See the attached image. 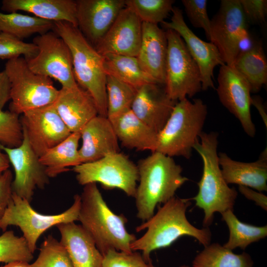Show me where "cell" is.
<instances>
[{
  "mask_svg": "<svg viewBox=\"0 0 267 267\" xmlns=\"http://www.w3.org/2000/svg\"><path fill=\"white\" fill-rule=\"evenodd\" d=\"M190 200L174 196L159 206L156 213L136 227V232L146 231L131 244L132 251H141L144 259L149 262L152 251L169 247L183 236L195 238L204 247L210 244V229L197 228L187 219L186 212Z\"/></svg>",
  "mask_w": 267,
  "mask_h": 267,
  "instance_id": "1",
  "label": "cell"
},
{
  "mask_svg": "<svg viewBox=\"0 0 267 267\" xmlns=\"http://www.w3.org/2000/svg\"><path fill=\"white\" fill-rule=\"evenodd\" d=\"M80 197L78 221L102 255L111 249L132 252L131 244L136 238L127 230V219L123 214L118 215L111 211L96 183L84 185Z\"/></svg>",
  "mask_w": 267,
  "mask_h": 267,
  "instance_id": "2",
  "label": "cell"
},
{
  "mask_svg": "<svg viewBox=\"0 0 267 267\" xmlns=\"http://www.w3.org/2000/svg\"><path fill=\"white\" fill-rule=\"evenodd\" d=\"M139 184L134 197L136 217L143 222L155 214L157 205L175 196L176 192L189 179L173 157L155 151L140 160L137 165Z\"/></svg>",
  "mask_w": 267,
  "mask_h": 267,
  "instance_id": "3",
  "label": "cell"
},
{
  "mask_svg": "<svg viewBox=\"0 0 267 267\" xmlns=\"http://www.w3.org/2000/svg\"><path fill=\"white\" fill-rule=\"evenodd\" d=\"M194 149L203 162V173L197 183L198 192L190 200L204 211L203 226L208 227L213 222L214 215L233 210L238 193L225 182L219 164L217 152L218 133L215 132L200 134Z\"/></svg>",
  "mask_w": 267,
  "mask_h": 267,
  "instance_id": "4",
  "label": "cell"
},
{
  "mask_svg": "<svg viewBox=\"0 0 267 267\" xmlns=\"http://www.w3.org/2000/svg\"><path fill=\"white\" fill-rule=\"evenodd\" d=\"M53 31L70 48L77 84L93 98L98 115L107 117V75L103 56L85 38L78 27L65 21L54 22Z\"/></svg>",
  "mask_w": 267,
  "mask_h": 267,
  "instance_id": "5",
  "label": "cell"
},
{
  "mask_svg": "<svg viewBox=\"0 0 267 267\" xmlns=\"http://www.w3.org/2000/svg\"><path fill=\"white\" fill-rule=\"evenodd\" d=\"M207 107L200 98L177 101L165 125L157 134L155 151L189 159L202 132Z\"/></svg>",
  "mask_w": 267,
  "mask_h": 267,
  "instance_id": "6",
  "label": "cell"
},
{
  "mask_svg": "<svg viewBox=\"0 0 267 267\" xmlns=\"http://www.w3.org/2000/svg\"><path fill=\"white\" fill-rule=\"evenodd\" d=\"M4 71L10 84V111L22 114L55 101L59 90L52 79L31 71L24 57L8 60Z\"/></svg>",
  "mask_w": 267,
  "mask_h": 267,
  "instance_id": "7",
  "label": "cell"
},
{
  "mask_svg": "<svg viewBox=\"0 0 267 267\" xmlns=\"http://www.w3.org/2000/svg\"><path fill=\"white\" fill-rule=\"evenodd\" d=\"M80 204V195L76 194L73 204L66 211L56 215H44L37 212L29 201L13 192L11 200L0 219V229L4 232L8 226H18L34 254L38 240L45 231L61 223L78 221Z\"/></svg>",
  "mask_w": 267,
  "mask_h": 267,
  "instance_id": "8",
  "label": "cell"
},
{
  "mask_svg": "<svg viewBox=\"0 0 267 267\" xmlns=\"http://www.w3.org/2000/svg\"><path fill=\"white\" fill-rule=\"evenodd\" d=\"M168 42L164 87L172 100L191 98L202 90L200 71L180 35L166 29Z\"/></svg>",
  "mask_w": 267,
  "mask_h": 267,
  "instance_id": "9",
  "label": "cell"
},
{
  "mask_svg": "<svg viewBox=\"0 0 267 267\" xmlns=\"http://www.w3.org/2000/svg\"><path fill=\"white\" fill-rule=\"evenodd\" d=\"M80 185L98 182L105 189L118 188L129 197H135L139 173L137 165L126 155L117 152L73 168Z\"/></svg>",
  "mask_w": 267,
  "mask_h": 267,
  "instance_id": "10",
  "label": "cell"
},
{
  "mask_svg": "<svg viewBox=\"0 0 267 267\" xmlns=\"http://www.w3.org/2000/svg\"><path fill=\"white\" fill-rule=\"evenodd\" d=\"M37 54L26 60L30 69L41 75L54 79L63 88L78 85L73 73L72 58L66 42L53 31L39 35L33 40Z\"/></svg>",
  "mask_w": 267,
  "mask_h": 267,
  "instance_id": "11",
  "label": "cell"
},
{
  "mask_svg": "<svg viewBox=\"0 0 267 267\" xmlns=\"http://www.w3.org/2000/svg\"><path fill=\"white\" fill-rule=\"evenodd\" d=\"M248 30L239 0H222L211 20L210 42L219 50L224 64L232 66L239 54V41Z\"/></svg>",
  "mask_w": 267,
  "mask_h": 267,
  "instance_id": "12",
  "label": "cell"
},
{
  "mask_svg": "<svg viewBox=\"0 0 267 267\" xmlns=\"http://www.w3.org/2000/svg\"><path fill=\"white\" fill-rule=\"evenodd\" d=\"M20 119L23 133L39 157L72 133L53 103L26 111Z\"/></svg>",
  "mask_w": 267,
  "mask_h": 267,
  "instance_id": "13",
  "label": "cell"
},
{
  "mask_svg": "<svg viewBox=\"0 0 267 267\" xmlns=\"http://www.w3.org/2000/svg\"><path fill=\"white\" fill-rule=\"evenodd\" d=\"M23 136L18 147L9 148L0 144V148L7 155L14 170L13 192L31 202L35 189H44L49 183V178L24 133Z\"/></svg>",
  "mask_w": 267,
  "mask_h": 267,
  "instance_id": "14",
  "label": "cell"
},
{
  "mask_svg": "<svg viewBox=\"0 0 267 267\" xmlns=\"http://www.w3.org/2000/svg\"><path fill=\"white\" fill-rule=\"evenodd\" d=\"M217 94L222 105L239 121L243 130L254 137L256 128L251 115V87L246 79L233 66H220Z\"/></svg>",
  "mask_w": 267,
  "mask_h": 267,
  "instance_id": "15",
  "label": "cell"
},
{
  "mask_svg": "<svg viewBox=\"0 0 267 267\" xmlns=\"http://www.w3.org/2000/svg\"><path fill=\"white\" fill-rule=\"evenodd\" d=\"M169 22L164 21L161 25L166 29L177 32L181 37L192 58L199 67L201 78L202 90L215 89L213 81V72L218 65H223V61L218 49L211 42H206L198 37L189 28L184 21L182 12L178 7H173Z\"/></svg>",
  "mask_w": 267,
  "mask_h": 267,
  "instance_id": "16",
  "label": "cell"
},
{
  "mask_svg": "<svg viewBox=\"0 0 267 267\" xmlns=\"http://www.w3.org/2000/svg\"><path fill=\"white\" fill-rule=\"evenodd\" d=\"M142 22L125 7L94 48L101 55L114 54L136 57L140 46Z\"/></svg>",
  "mask_w": 267,
  "mask_h": 267,
  "instance_id": "17",
  "label": "cell"
},
{
  "mask_svg": "<svg viewBox=\"0 0 267 267\" xmlns=\"http://www.w3.org/2000/svg\"><path fill=\"white\" fill-rule=\"evenodd\" d=\"M78 28L94 47L125 7V0H78Z\"/></svg>",
  "mask_w": 267,
  "mask_h": 267,
  "instance_id": "18",
  "label": "cell"
},
{
  "mask_svg": "<svg viewBox=\"0 0 267 267\" xmlns=\"http://www.w3.org/2000/svg\"><path fill=\"white\" fill-rule=\"evenodd\" d=\"M177 102L168 95L164 85L147 84L137 90L131 109L158 134L165 125Z\"/></svg>",
  "mask_w": 267,
  "mask_h": 267,
  "instance_id": "19",
  "label": "cell"
},
{
  "mask_svg": "<svg viewBox=\"0 0 267 267\" xmlns=\"http://www.w3.org/2000/svg\"><path fill=\"white\" fill-rule=\"evenodd\" d=\"M53 104L72 133H80L90 120L98 115L91 95L78 85L71 88H61Z\"/></svg>",
  "mask_w": 267,
  "mask_h": 267,
  "instance_id": "20",
  "label": "cell"
},
{
  "mask_svg": "<svg viewBox=\"0 0 267 267\" xmlns=\"http://www.w3.org/2000/svg\"><path fill=\"white\" fill-rule=\"evenodd\" d=\"M82 145L79 149L81 163L98 160L120 151L119 140L109 119L97 115L80 132Z\"/></svg>",
  "mask_w": 267,
  "mask_h": 267,
  "instance_id": "21",
  "label": "cell"
},
{
  "mask_svg": "<svg viewBox=\"0 0 267 267\" xmlns=\"http://www.w3.org/2000/svg\"><path fill=\"white\" fill-rule=\"evenodd\" d=\"M168 42L158 25L142 23V38L136 58L143 70L164 85Z\"/></svg>",
  "mask_w": 267,
  "mask_h": 267,
  "instance_id": "22",
  "label": "cell"
},
{
  "mask_svg": "<svg viewBox=\"0 0 267 267\" xmlns=\"http://www.w3.org/2000/svg\"><path fill=\"white\" fill-rule=\"evenodd\" d=\"M56 226L74 267H102L103 256L81 225L70 222Z\"/></svg>",
  "mask_w": 267,
  "mask_h": 267,
  "instance_id": "23",
  "label": "cell"
},
{
  "mask_svg": "<svg viewBox=\"0 0 267 267\" xmlns=\"http://www.w3.org/2000/svg\"><path fill=\"white\" fill-rule=\"evenodd\" d=\"M219 161L222 176L228 184H236L257 191H267V152L265 149L255 162L246 163L232 159L220 152Z\"/></svg>",
  "mask_w": 267,
  "mask_h": 267,
  "instance_id": "24",
  "label": "cell"
},
{
  "mask_svg": "<svg viewBox=\"0 0 267 267\" xmlns=\"http://www.w3.org/2000/svg\"><path fill=\"white\" fill-rule=\"evenodd\" d=\"M108 118L123 146L137 151H155L158 134L138 119L131 109Z\"/></svg>",
  "mask_w": 267,
  "mask_h": 267,
  "instance_id": "25",
  "label": "cell"
},
{
  "mask_svg": "<svg viewBox=\"0 0 267 267\" xmlns=\"http://www.w3.org/2000/svg\"><path fill=\"white\" fill-rule=\"evenodd\" d=\"M1 9L9 13L21 10L44 20L65 21L78 27L76 0H3Z\"/></svg>",
  "mask_w": 267,
  "mask_h": 267,
  "instance_id": "26",
  "label": "cell"
},
{
  "mask_svg": "<svg viewBox=\"0 0 267 267\" xmlns=\"http://www.w3.org/2000/svg\"><path fill=\"white\" fill-rule=\"evenodd\" d=\"M81 134L72 133L65 140L39 157L49 178L57 177L69 170L68 167L80 164L78 145Z\"/></svg>",
  "mask_w": 267,
  "mask_h": 267,
  "instance_id": "27",
  "label": "cell"
},
{
  "mask_svg": "<svg viewBox=\"0 0 267 267\" xmlns=\"http://www.w3.org/2000/svg\"><path fill=\"white\" fill-rule=\"evenodd\" d=\"M103 56L106 75L129 84L136 90L147 84H159L143 70L136 57L114 54Z\"/></svg>",
  "mask_w": 267,
  "mask_h": 267,
  "instance_id": "28",
  "label": "cell"
},
{
  "mask_svg": "<svg viewBox=\"0 0 267 267\" xmlns=\"http://www.w3.org/2000/svg\"><path fill=\"white\" fill-rule=\"evenodd\" d=\"M248 81L256 93L267 83V60L262 42H256L249 50L238 54L232 66Z\"/></svg>",
  "mask_w": 267,
  "mask_h": 267,
  "instance_id": "29",
  "label": "cell"
},
{
  "mask_svg": "<svg viewBox=\"0 0 267 267\" xmlns=\"http://www.w3.org/2000/svg\"><path fill=\"white\" fill-rule=\"evenodd\" d=\"M253 265L248 253L235 254L218 243L205 246L192 261V267H253Z\"/></svg>",
  "mask_w": 267,
  "mask_h": 267,
  "instance_id": "30",
  "label": "cell"
},
{
  "mask_svg": "<svg viewBox=\"0 0 267 267\" xmlns=\"http://www.w3.org/2000/svg\"><path fill=\"white\" fill-rule=\"evenodd\" d=\"M54 22L17 12H0V32L22 40L33 34L53 31Z\"/></svg>",
  "mask_w": 267,
  "mask_h": 267,
  "instance_id": "31",
  "label": "cell"
},
{
  "mask_svg": "<svg viewBox=\"0 0 267 267\" xmlns=\"http://www.w3.org/2000/svg\"><path fill=\"white\" fill-rule=\"evenodd\" d=\"M221 215L229 230L228 239L223 245L227 249L233 250L239 248L245 250L251 243L267 236V225L258 226L244 223L238 220L233 210H228Z\"/></svg>",
  "mask_w": 267,
  "mask_h": 267,
  "instance_id": "32",
  "label": "cell"
},
{
  "mask_svg": "<svg viewBox=\"0 0 267 267\" xmlns=\"http://www.w3.org/2000/svg\"><path fill=\"white\" fill-rule=\"evenodd\" d=\"M137 90L109 75L106 77L107 118L131 109Z\"/></svg>",
  "mask_w": 267,
  "mask_h": 267,
  "instance_id": "33",
  "label": "cell"
},
{
  "mask_svg": "<svg viewBox=\"0 0 267 267\" xmlns=\"http://www.w3.org/2000/svg\"><path fill=\"white\" fill-rule=\"evenodd\" d=\"M173 0H125L129 8L142 23L158 25L162 23L172 12Z\"/></svg>",
  "mask_w": 267,
  "mask_h": 267,
  "instance_id": "34",
  "label": "cell"
},
{
  "mask_svg": "<svg viewBox=\"0 0 267 267\" xmlns=\"http://www.w3.org/2000/svg\"><path fill=\"white\" fill-rule=\"evenodd\" d=\"M31 267H74L60 241L48 235L42 243L37 259Z\"/></svg>",
  "mask_w": 267,
  "mask_h": 267,
  "instance_id": "35",
  "label": "cell"
},
{
  "mask_svg": "<svg viewBox=\"0 0 267 267\" xmlns=\"http://www.w3.org/2000/svg\"><path fill=\"white\" fill-rule=\"evenodd\" d=\"M33 259V254L23 236L16 235L12 230H6L0 235V263H29Z\"/></svg>",
  "mask_w": 267,
  "mask_h": 267,
  "instance_id": "36",
  "label": "cell"
},
{
  "mask_svg": "<svg viewBox=\"0 0 267 267\" xmlns=\"http://www.w3.org/2000/svg\"><path fill=\"white\" fill-rule=\"evenodd\" d=\"M23 137L19 115L0 110V144L9 148L17 147L22 143Z\"/></svg>",
  "mask_w": 267,
  "mask_h": 267,
  "instance_id": "37",
  "label": "cell"
},
{
  "mask_svg": "<svg viewBox=\"0 0 267 267\" xmlns=\"http://www.w3.org/2000/svg\"><path fill=\"white\" fill-rule=\"evenodd\" d=\"M37 46L33 43H26L10 34L0 32V59L8 60L23 55L26 60L38 53Z\"/></svg>",
  "mask_w": 267,
  "mask_h": 267,
  "instance_id": "38",
  "label": "cell"
},
{
  "mask_svg": "<svg viewBox=\"0 0 267 267\" xmlns=\"http://www.w3.org/2000/svg\"><path fill=\"white\" fill-rule=\"evenodd\" d=\"M102 267H155L152 261H146L142 255L111 249L103 256Z\"/></svg>",
  "mask_w": 267,
  "mask_h": 267,
  "instance_id": "39",
  "label": "cell"
},
{
  "mask_svg": "<svg viewBox=\"0 0 267 267\" xmlns=\"http://www.w3.org/2000/svg\"><path fill=\"white\" fill-rule=\"evenodd\" d=\"M186 15L195 28L204 30L208 40L211 39V20L207 13L206 0H182Z\"/></svg>",
  "mask_w": 267,
  "mask_h": 267,
  "instance_id": "40",
  "label": "cell"
},
{
  "mask_svg": "<svg viewBox=\"0 0 267 267\" xmlns=\"http://www.w3.org/2000/svg\"><path fill=\"white\" fill-rule=\"evenodd\" d=\"M247 23L259 24L265 21L267 0H239Z\"/></svg>",
  "mask_w": 267,
  "mask_h": 267,
  "instance_id": "41",
  "label": "cell"
},
{
  "mask_svg": "<svg viewBox=\"0 0 267 267\" xmlns=\"http://www.w3.org/2000/svg\"><path fill=\"white\" fill-rule=\"evenodd\" d=\"M12 172L8 169L0 176V219L9 204L13 193Z\"/></svg>",
  "mask_w": 267,
  "mask_h": 267,
  "instance_id": "42",
  "label": "cell"
},
{
  "mask_svg": "<svg viewBox=\"0 0 267 267\" xmlns=\"http://www.w3.org/2000/svg\"><path fill=\"white\" fill-rule=\"evenodd\" d=\"M238 190L247 199L254 201L264 210H267V197L264 194L244 186H239Z\"/></svg>",
  "mask_w": 267,
  "mask_h": 267,
  "instance_id": "43",
  "label": "cell"
},
{
  "mask_svg": "<svg viewBox=\"0 0 267 267\" xmlns=\"http://www.w3.org/2000/svg\"><path fill=\"white\" fill-rule=\"evenodd\" d=\"M10 99V84L4 71L0 72V110Z\"/></svg>",
  "mask_w": 267,
  "mask_h": 267,
  "instance_id": "44",
  "label": "cell"
},
{
  "mask_svg": "<svg viewBox=\"0 0 267 267\" xmlns=\"http://www.w3.org/2000/svg\"><path fill=\"white\" fill-rule=\"evenodd\" d=\"M255 41L248 30L241 37L238 44L239 54L250 50L255 45Z\"/></svg>",
  "mask_w": 267,
  "mask_h": 267,
  "instance_id": "45",
  "label": "cell"
},
{
  "mask_svg": "<svg viewBox=\"0 0 267 267\" xmlns=\"http://www.w3.org/2000/svg\"><path fill=\"white\" fill-rule=\"evenodd\" d=\"M254 105L258 110L263 120L266 122L267 124V114L265 111V108L264 106L261 98L259 96L251 97V105Z\"/></svg>",
  "mask_w": 267,
  "mask_h": 267,
  "instance_id": "46",
  "label": "cell"
},
{
  "mask_svg": "<svg viewBox=\"0 0 267 267\" xmlns=\"http://www.w3.org/2000/svg\"><path fill=\"white\" fill-rule=\"evenodd\" d=\"M10 162L6 154L0 148V176L9 169Z\"/></svg>",
  "mask_w": 267,
  "mask_h": 267,
  "instance_id": "47",
  "label": "cell"
},
{
  "mask_svg": "<svg viewBox=\"0 0 267 267\" xmlns=\"http://www.w3.org/2000/svg\"><path fill=\"white\" fill-rule=\"evenodd\" d=\"M0 267H31V264L26 262L16 261L6 264Z\"/></svg>",
  "mask_w": 267,
  "mask_h": 267,
  "instance_id": "48",
  "label": "cell"
},
{
  "mask_svg": "<svg viewBox=\"0 0 267 267\" xmlns=\"http://www.w3.org/2000/svg\"><path fill=\"white\" fill-rule=\"evenodd\" d=\"M178 267H191L188 265H181Z\"/></svg>",
  "mask_w": 267,
  "mask_h": 267,
  "instance_id": "49",
  "label": "cell"
}]
</instances>
